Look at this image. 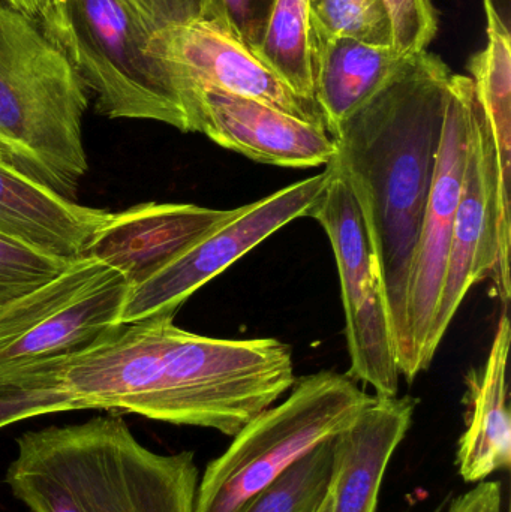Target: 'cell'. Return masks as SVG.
I'll use <instances>...</instances> for the list:
<instances>
[{
	"instance_id": "9c48e42d",
	"label": "cell",
	"mask_w": 511,
	"mask_h": 512,
	"mask_svg": "<svg viewBox=\"0 0 511 512\" xmlns=\"http://www.w3.org/2000/svg\"><path fill=\"white\" fill-rule=\"evenodd\" d=\"M473 111V80L452 74L437 170L408 283L407 349L399 361V372L410 384L429 369L435 357L429 340L446 276Z\"/></svg>"
},
{
	"instance_id": "4dcf8cb0",
	"label": "cell",
	"mask_w": 511,
	"mask_h": 512,
	"mask_svg": "<svg viewBox=\"0 0 511 512\" xmlns=\"http://www.w3.org/2000/svg\"><path fill=\"white\" fill-rule=\"evenodd\" d=\"M443 508H444V505H441V507L437 508V510H435L434 512H441V511H443Z\"/></svg>"
},
{
	"instance_id": "8fae6325",
	"label": "cell",
	"mask_w": 511,
	"mask_h": 512,
	"mask_svg": "<svg viewBox=\"0 0 511 512\" xmlns=\"http://www.w3.org/2000/svg\"><path fill=\"white\" fill-rule=\"evenodd\" d=\"M194 132L251 161L287 168L327 165L335 141L326 126L306 122L252 99L207 86H189Z\"/></svg>"
},
{
	"instance_id": "ffe728a7",
	"label": "cell",
	"mask_w": 511,
	"mask_h": 512,
	"mask_svg": "<svg viewBox=\"0 0 511 512\" xmlns=\"http://www.w3.org/2000/svg\"><path fill=\"white\" fill-rule=\"evenodd\" d=\"M252 54L297 95L315 101L309 0H276L263 41Z\"/></svg>"
},
{
	"instance_id": "277c9868",
	"label": "cell",
	"mask_w": 511,
	"mask_h": 512,
	"mask_svg": "<svg viewBox=\"0 0 511 512\" xmlns=\"http://www.w3.org/2000/svg\"><path fill=\"white\" fill-rule=\"evenodd\" d=\"M201 18L203 0H60L44 33L95 95L96 113L192 132L168 45Z\"/></svg>"
},
{
	"instance_id": "4316f807",
	"label": "cell",
	"mask_w": 511,
	"mask_h": 512,
	"mask_svg": "<svg viewBox=\"0 0 511 512\" xmlns=\"http://www.w3.org/2000/svg\"><path fill=\"white\" fill-rule=\"evenodd\" d=\"M449 512H503L501 483L480 481L473 490L453 499Z\"/></svg>"
},
{
	"instance_id": "d6986e66",
	"label": "cell",
	"mask_w": 511,
	"mask_h": 512,
	"mask_svg": "<svg viewBox=\"0 0 511 512\" xmlns=\"http://www.w3.org/2000/svg\"><path fill=\"white\" fill-rule=\"evenodd\" d=\"M408 57L392 47L338 38L312 50L315 101L332 135L344 120L380 92Z\"/></svg>"
},
{
	"instance_id": "cb8c5ba5",
	"label": "cell",
	"mask_w": 511,
	"mask_h": 512,
	"mask_svg": "<svg viewBox=\"0 0 511 512\" xmlns=\"http://www.w3.org/2000/svg\"><path fill=\"white\" fill-rule=\"evenodd\" d=\"M68 264L0 234V307L44 285Z\"/></svg>"
},
{
	"instance_id": "8992f818",
	"label": "cell",
	"mask_w": 511,
	"mask_h": 512,
	"mask_svg": "<svg viewBox=\"0 0 511 512\" xmlns=\"http://www.w3.org/2000/svg\"><path fill=\"white\" fill-rule=\"evenodd\" d=\"M290 391L207 465L195 512H239L309 451L345 432L374 399L353 378L332 370L296 379Z\"/></svg>"
},
{
	"instance_id": "e0dca14e",
	"label": "cell",
	"mask_w": 511,
	"mask_h": 512,
	"mask_svg": "<svg viewBox=\"0 0 511 512\" xmlns=\"http://www.w3.org/2000/svg\"><path fill=\"white\" fill-rule=\"evenodd\" d=\"M488 45L468 60L474 98L494 150L498 183V262L492 283L503 304L511 295V36L488 30Z\"/></svg>"
},
{
	"instance_id": "484cf974",
	"label": "cell",
	"mask_w": 511,
	"mask_h": 512,
	"mask_svg": "<svg viewBox=\"0 0 511 512\" xmlns=\"http://www.w3.org/2000/svg\"><path fill=\"white\" fill-rule=\"evenodd\" d=\"M392 23V48L411 57L428 50L438 32V14L432 0H383Z\"/></svg>"
},
{
	"instance_id": "44dd1931",
	"label": "cell",
	"mask_w": 511,
	"mask_h": 512,
	"mask_svg": "<svg viewBox=\"0 0 511 512\" xmlns=\"http://www.w3.org/2000/svg\"><path fill=\"white\" fill-rule=\"evenodd\" d=\"M335 439V438H333ZM333 439L321 442L273 483L249 499L239 512H317L332 489Z\"/></svg>"
},
{
	"instance_id": "6da1fadb",
	"label": "cell",
	"mask_w": 511,
	"mask_h": 512,
	"mask_svg": "<svg viewBox=\"0 0 511 512\" xmlns=\"http://www.w3.org/2000/svg\"><path fill=\"white\" fill-rule=\"evenodd\" d=\"M174 315L122 325L81 355L72 376L78 397L90 409L234 436L293 388L287 343L198 336Z\"/></svg>"
},
{
	"instance_id": "f1b7e54d",
	"label": "cell",
	"mask_w": 511,
	"mask_h": 512,
	"mask_svg": "<svg viewBox=\"0 0 511 512\" xmlns=\"http://www.w3.org/2000/svg\"><path fill=\"white\" fill-rule=\"evenodd\" d=\"M488 30L511 36V0H483Z\"/></svg>"
},
{
	"instance_id": "52a82bcc",
	"label": "cell",
	"mask_w": 511,
	"mask_h": 512,
	"mask_svg": "<svg viewBox=\"0 0 511 512\" xmlns=\"http://www.w3.org/2000/svg\"><path fill=\"white\" fill-rule=\"evenodd\" d=\"M129 288L116 268L83 256L0 307V376L63 364L105 342L123 325Z\"/></svg>"
},
{
	"instance_id": "2e32d148",
	"label": "cell",
	"mask_w": 511,
	"mask_h": 512,
	"mask_svg": "<svg viewBox=\"0 0 511 512\" xmlns=\"http://www.w3.org/2000/svg\"><path fill=\"white\" fill-rule=\"evenodd\" d=\"M419 400L374 396L335 444L332 512H377L384 475L413 426Z\"/></svg>"
},
{
	"instance_id": "603a6c76",
	"label": "cell",
	"mask_w": 511,
	"mask_h": 512,
	"mask_svg": "<svg viewBox=\"0 0 511 512\" xmlns=\"http://www.w3.org/2000/svg\"><path fill=\"white\" fill-rule=\"evenodd\" d=\"M63 364L0 376V429L41 415L80 411V405L63 388Z\"/></svg>"
},
{
	"instance_id": "4fadbf2b",
	"label": "cell",
	"mask_w": 511,
	"mask_h": 512,
	"mask_svg": "<svg viewBox=\"0 0 511 512\" xmlns=\"http://www.w3.org/2000/svg\"><path fill=\"white\" fill-rule=\"evenodd\" d=\"M168 62L179 81L191 123L188 89L198 84L326 126L317 101L297 95L248 48L207 21L197 20L174 32L168 45Z\"/></svg>"
},
{
	"instance_id": "f546056e",
	"label": "cell",
	"mask_w": 511,
	"mask_h": 512,
	"mask_svg": "<svg viewBox=\"0 0 511 512\" xmlns=\"http://www.w3.org/2000/svg\"><path fill=\"white\" fill-rule=\"evenodd\" d=\"M317 512H332V489H330L329 495H327V498L324 499L323 504H321L320 510H318Z\"/></svg>"
},
{
	"instance_id": "30bf717a",
	"label": "cell",
	"mask_w": 511,
	"mask_h": 512,
	"mask_svg": "<svg viewBox=\"0 0 511 512\" xmlns=\"http://www.w3.org/2000/svg\"><path fill=\"white\" fill-rule=\"evenodd\" d=\"M330 179V170L293 183L269 197L234 209L233 215L201 237L155 274L129 288L122 324L176 313L201 286L224 273L276 231L309 210Z\"/></svg>"
},
{
	"instance_id": "83f0119b",
	"label": "cell",
	"mask_w": 511,
	"mask_h": 512,
	"mask_svg": "<svg viewBox=\"0 0 511 512\" xmlns=\"http://www.w3.org/2000/svg\"><path fill=\"white\" fill-rule=\"evenodd\" d=\"M2 2L38 23L42 30H47L53 23L60 0H2Z\"/></svg>"
},
{
	"instance_id": "ac0fdd59",
	"label": "cell",
	"mask_w": 511,
	"mask_h": 512,
	"mask_svg": "<svg viewBox=\"0 0 511 512\" xmlns=\"http://www.w3.org/2000/svg\"><path fill=\"white\" fill-rule=\"evenodd\" d=\"M510 342V319L504 313L485 366L468 379L467 429L456 451L458 474L467 484L488 480L511 463Z\"/></svg>"
},
{
	"instance_id": "7402d4cb",
	"label": "cell",
	"mask_w": 511,
	"mask_h": 512,
	"mask_svg": "<svg viewBox=\"0 0 511 512\" xmlns=\"http://www.w3.org/2000/svg\"><path fill=\"white\" fill-rule=\"evenodd\" d=\"M312 50L338 38L392 47V23L383 0H309Z\"/></svg>"
},
{
	"instance_id": "7c38bea8",
	"label": "cell",
	"mask_w": 511,
	"mask_h": 512,
	"mask_svg": "<svg viewBox=\"0 0 511 512\" xmlns=\"http://www.w3.org/2000/svg\"><path fill=\"white\" fill-rule=\"evenodd\" d=\"M498 183L494 150L474 98L461 197L453 225L446 276L431 331L437 354L456 312L476 283L492 279L498 262Z\"/></svg>"
},
{
	"instance_id": "5b68a950",
	"label": "cell",
	"mask_w": 511,
	"mask_h": 512,
	"mask_svg": "<svg viewBox=\"0 0 511 512\" xmlns=\"http://www.w3.org/2000/svg\"><path fill=\"white\" fill-rule=\"evenodd\" d=\"M89 95L65 51L0 0V159L75 201Z\"/></svg>"
},
{
	"instance_id": "d4e9b609",
	"label": "cell",
	"mask_w": 511,
	"mask_h": 512,
	"mask_svg": "<svg viewBox=\"0 0 511 512\" xmlns=\"http://www.w3.org/2000/svg\"><path fill=\"white\" fill-rule=\"evenodd\" d=\"M276 0H203L201 20L218 27L251 53L263 41Z\"/></svg>"
},
{
	"instance_id": "7a4b0ae2",
	"label": "cell",
	"mask_w": 511,
	"mask_h": 512,
	"mask_svg": "<svg viewBox=\"0 0 511 512\" xmlns=\"http://www.w3.org/2000/svg\"><path fill=\"white\" fill-rule=\"evenodd\" d=\"M453 72L428 50L333 132L332 165L350 186L368 230L395 333L407 349L411 264L437 170Z\"/></svg>"
},
{
	"instance_id": "ba28073f",
	"label": "cell",
	"mask_w": 511,
	"mask_h": 512,
	"mask_svg": "<svg viewBox=\"0 0 511 512\" xmlns=\"http://www.w3.org/2000/svg\"><path fill=\"white\" fill-rule=\"evenodd\" d=\"M326 167L329 182L308 216L326 231L338 265L351 363L347 375L374 388L375 396L395 397L401 372L383 280L347 180Z\"/></svg>"
},
{
	"instance_id": "3957f363",
	"label": "cell",
	"mask_w": 511,
	"mask_h": 512,
	"mask_svg": "<svg viewBox=\"0 0 511 512\" xmlns=\"http://www.w3.org/2000/svg\"><path fill=\"white\" fill-rule=\"evenodd\" d=\"M32 512H195L192 451L159 454L114 415L23 433L5 475Z\"/></svg>"
},
{
	"instance_id": "9a60e30c",
	"label": "cell",
	"mask_w": 511,
	"mask_h": 512,
	"mask_svg": "<svg viewBox=\"0 0 511 512\" xmlns=\"http://www.w3.org/2000/svg\"><path fill=\"white\" fill-rule=\"evenodd\" d=\"M107 210L80 206L0 159V234L62 261L83 258Z\"/></svg>"
},
{
	"instance_id": "5bb4252c",
	"label": "cell",
	"mask_w": 511,
	"mask_h": 512,
	"mask_svg": "<svg viewBox=\"0 0 511 512\" xmlns=\"http://www.w3.org/2000/svg\"><path fill=\"white\" fill-rule=\"evenodd\" d=\"M233 212L195 204H140L113 213L84 256L116 268L132 288L227 221Z\"/></svg>"
}]
</instances>
